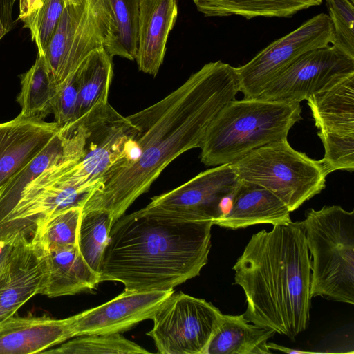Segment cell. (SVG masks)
Returning a JSON list of instances; mask_svg holds the SVG:
<instances>
[{
    "instance_id": "obj_17",
    "label": "cell",
    "mask_w": 354,
    "mask_h": 354,
    "mask_svg": "<svg viewBox=\"0 0 354 354\" xmlns=\"http://www.w3.org/2000/svg\"><path fill=\"white\" fill-rule=\"evenodd\" d=\"M73 316H11L0 323V354L39 353L75 337Z\"/></svg>"
},
{
    "instance_id": "obj_21",
    "label": "cell",
    "mask_w": 354,
    "mask_h": 354,
    "mask_svg": "<svg viewBox=\"0 0 354 354\" xmlns=\"http://www.w3.org/2000/svg\"><path fill=\"white\" fill-rule=\"evenodd\" d=\"M272 330L250 323L243 314L222 315L204 354H271Z\"/></svg>"
},
{
    "instance_id": "obj_18",
    "label": "cell",
    "mask_w": 354,
    "mask_h": 354,
    "mask_svg": "<svg viewBox=\"0 0 354 354\" xmlns=\"http://www.w3.org/2000/svg\"><path fill=\"white\" fill-rule=\"evenodd\" d=\"M178 16L176 0H140L136 61L139 71L156 76Z\"/></svg>"
},
{
    "instance_id": "obj_33",
    "label": "cell",
    "mask_w": 354,
    "mask_h": 354,
    "mask_svg": "<svg viewBox=\"0 0 354 354\" xmlns=\"http://www.w3.org/2000/svg\"><path fill=\"white\" fill-rule=\"evenodd\" d=\"M15 241H0V272L6 263L15 245Z\"/></svg>"
},
{
    "instance_id": "obj_12",
    "label": "cell",
    "mask_w": 354,
    "mask_h": 354,
    "mask_svg": "<svg viewBox=\"0 0 354 354\" xmlns=\"http://www.w3.org/2000/svg\"><path fill=\"white\" fill-rule=\"evenodd\" d=\"M239 183L232 164L221 165L153 197L144 208L189 221H212L214 225L223 214V200L234 195Z\"/></svg>"
},
{
    "instance_id": "obj_31",
    "label": "cell",
    "mask_w": 354,
    "mask_h": 354,
    "mask_svg": "<svg viewBox=\"0 0 354 354\" xmlns=\"http://www.w3.org/2000/svg\"><path fill=\"white\" fill-rule=\"evenodd\" d=\"M55 122L59 126L71 123L79 118L78 93L75 74L57 87L52 104Z\"/></svg>"
},
{
    "instance_id": "obj_35",
    "label": "cell",
    "mask_w": 354,
    "mask_h": 354,
    "mask_svg": "<svg viewBox=\"0 0 354 354\" xmlns=\"http://www.w3.org/2000/svg\"><path fill=\"white\" fill-rule=\"evenodd\" d=\"M83 0H63L64 7L70 6H78Z\"/></svg>"
},
{
    "instance_id": "obj_16",
    "label": "cell",
    "mask_w": 354,
    "mask_h": 354,
    "mask_svg": "<svg viewBox=\"0 0 354 354\" xmlns=\"http://www.w3.org/2000/svg\"><path fill=\"white\" fill-rule=\"evenodd\" d=\"M85 138L84 129L80 126H60L43 150L0 191V227L17 205L24 188L31 180L53 165L67 160H79Z\"/></svg>"
},
{
    "instance_id": "obj_7",
    "label": "cell",
    "mask_w": 354,
    "mask_h": 354,
    "mask_svg": "<svg viewBox=\"0 0 354 354\" xmlns=\"http://www.w3.org/2000/svg\"><path fill=\"white\" fill-rule=\"evenodd\" d=\"M114 30L108 0L65 6L43 56L56 86L72 77L91 52L106 49Z\"/></svg>"
},
{
    "instance_id": "obj_25",
    "label": "cell",
    "mask_w": 354,
    "mask_h": 354,
    "mask_svg": "<svg viewBox=\"0 0 354 354\" xmlns=\"http://www.w3.org/2000/svg\"><path fill=\"white\" fill-rule=\"evenodd\" d=\"M112 13L114 33L106 49L111 57L135 60L137 53L138 19L140 0H108Z\"/></svg>"
},
{
    "instance_id": "obj_6",
    "label": "cell",
    "mask_w": 354,
    "mask_h": 354,
    "mask_svg": "<svg viewBox=\"0 0 354 354\" xmlns=\"http://www.w3.org/2000/svg\"><path fill=\"white\" fill-rule=\"evenodd\" d=\"M231 164L241 180L268 189L290 212L319 194L329 174L322 160L294 149L288 139L257 148Z\"/></svg>"
},
{
    "instance_id": "obj_5",
    "label": "cell",
    "mask_w": 354,
    "mask_h": 354,
    "mask_svg": "<svg viewBox=\"0 0 354 354\" xmlns=\"http://www.w3.org/2000/svg\"><path fill=\"white\" fill-rule=\"evenodd\" d=\"M311 259L310 295L354 304V211L308 209L301 221Z\"/></svg>"
},
{
    "instance_id": "obj_20",
    "label": "cell",
    "mask_w": 354,
    "mask_h": 354,
    "mask_svg": "<svg viewBox=\"0 0 354 354\" xmlns=\"http://www.w3.org/2000/svg\"><path fill=\"white\" fill-rule=\"evenodd\" d=\"M46 252L48 278L42 295L52 298L90 292L100 283V274L86 262L78 245L55 246Z\"/></svg>"
},
{
    "instance_id": "obj_1",
    "label": "cell",
    "mask_w": 354,
    "mask_h": 354,
    "mask_svg": "<svg viewBox=\"0 0 354 354\" xmlns=\"http://www.w3.org/2000/svg\"><path fill=\"white\" fill-rule=\"evenodd\" d=\"M239 92L236 67L220 60L209 62L160 101L127 116L136 128L133 139L139 158L115 163L82 212L105 211L115 223L168 165L200 147L211 122Z\"/></svg>"
},
{
    "instance_id": "obj_19",
    "label": "cell",
    "mask_w": 354,
    "mask_h": 354,
    "mask_svg": "<svg viewBox=\"0 0 354 354\" xmlns=\"http://www.w3.org/2000/svg\"><path fill=\"white\" fill-rule=\"evenodd\" d=\"M290 213L287 205L268 189L240 180L230 207L214 225L232 230L263 223L286 225L292 221Z\"/></svg>"
},
{
    "instance_id": "obj_29",
    "label": "cell",
    "mask_w": 354,
    "mask_h": 354,
    "mask_svg": "<svg viewBox=\"0 0 354 354\" xmlns=\"http://www.w3.org/2000/svg\"><path fill=\"white\" fill-rule=\"evenodd\" d=\"M64 8L63 0H42L41 6L22 20L30 32L39 56L43 57Z\"/></svg>"
},
{
    "instance_id": "obj_30",
    "label": "cell",
    "mask_w": 354,
    "mask_h": 354,
    "mask_svg": "<svg viewBox=\"0 0 354 354\" xmlns=\"http://www.w3.org/2000/svg\"><path fill=\"white\" fill-rule=\"evenodd\" d=\"M334 30L333 45L354 57V0H326Z\"/></svg>"
},
{
    "instance_id": "obj_3",
    "label": "cell",
    "mask_w": 354,
    "mask_h": 354,
    "mask_svg": "<svg viewBox=\"0 0 354 354\" xmlns=\"http://www.w3.org/2000/svg\"><path fill=\"white\" fill-rule=\"evenodd\" d=\"M232 269L250 323L291 340L308 328L311 259L301 221L254 234Z\"/></svg>"
},
{
    "instance_id": "obj_8",
    "label": "cell",
    "mask_w": 354,
    "mask_h": 354,
    "mask_svg": "<svg viewBox=\"0 0 354 354\" xmlns=\"http://www.w3.org/2000/svg\"><path fill=\"white\" fill-rule=\"evenodd\" d=\"M222 315L203 299L174 292L154 313L147 335L158 353L204 354Z\"/></svg>"
},
{
    "instance_id": "obj_32",
    "label": "cell",
    "mask_w": 354,
    "mask_h": 354,
    "mask_svg": "<svg viewBox=\"0 0 354 354\" xmlns=\"http://www.w3.org/2000/svg\"><path fill=\"white\" fill-rule=\"evenodd\" d=\"M41 3L42 0H19V19L22 21L28 17L41 6Z\"/></svg>"
},
{
    "instance_id": "obj_22",
    "label": "cell",
    "mask_w": 354,
    "mask_h": 354,
    "mask_svg": "<svg viewBox=\"0 0 354 354\" xmlns=\"http://www.w3.org/2000/svg\"><path fill=\"white\" fill-rule=\"evenodd\" d=\"M206 17L239 15L254 17H290L298 12L319 6L322 0H192Z\"/></svg>"
},
{
    "instance_id": "obj_13",
    "label": "cell",
    "mask_w": 354,
    "mask_h": 354,
    "mask_svg": "<svg viewBox=\"0 0 354 354\" xmlns=\"http://www.w3.org/2000/svg\"><path fill=\"white\" fill-rule=\"evenodd\" d=\"M124 290L109 301L73 316L75 335L121 333L151 319L157 308L174 292Z\"/></svg>"
},
{
    "instance_id": "obj_27",
    "label": "cell",
    "mask_w": 354,
    "mask_h": 354,
    "mask_svg": "<svg viewBox=\"0 0 354 354\" xmlns=\"http://www.w3.org/2000/svg\"><path fill=\"white\" fill-rule=\"evenodd\" d=\"M82 207L75 206L39 221L31 241L45 250L55 246L77 245Z\"/></svg>"
},
{
    "instance_id": "obj_23",
    "label": "cell",
    "mask_w": 354,
    "mask_h": 354,
    "mask_svg": "<svg viewBox=\"0 0 354 354\" xmlns=\"http://www.w3.org/2000/svg\"><path fill=\"white\" fill-rule=\"evenodd\" d=\"M113 76L112 57L104 48L93 50L85 58L75 73L79 118L91 109L108 103Z\"/></svg>"
},
{
    "instance_id": "obj_9",
    "label": "cell",
    "mask_w": 354,
    "mask_h": 354,
    "mask_svg": "<svg viewBox=\"0 0 354 354\" xmlns=\"http://www.w3.org/2000/svg\"><path fill=\"white\" fill-rule=\"evenodd\" d=\"M334 30L328 15L319 14L275 40L245 64L236 67L243 98L259 97L266 86L298 57L331 45Z\"/></svg>"
},
{
    "instance_id": "obj_36",
    "label": "cell",
    "mask_w": 354,
    "mask_h": 354,
    "mask_svg": "<svg viewBox=\"0 0 354 354\" xmlns=\"http://www.w3.org/2000/svg\"><path fill=\"white\" fill-rule=\"evenodd\" d=\"M9 32L8 30H7L3 24L2 23L1 19H0V40L2 39L3 36H5L8 32Z\"/></svg>"
},
{
    "instance_id": "obj_2",
    "label": "cell",
    "mask_w": 354,
    "mask_h": 354,
    "mask_svg": "<svg viewBox=\"0 0 354 354\" xmlns=\"http://www.w3.org/2000/svg\"><path fill=\"white\" fill-rule=\"evenodd\" d=\"M212 225L145 208L123 214L111 229L100 281L130 291L173 289L207 264Z\"/></svg>"
},
{
    "instance_id": "obj_28",
    "label": "cell",
    "mask_w": 354,
    "mask_h": 354,
    "mask_svg": "<svg viewBox=\"0 0 354 354\" xmlns=\"http://www.w3.org/2000/svg\"><path fill=\"white\" fill-rule=\"evenodd\" d=\"M52 354H146L148 351L121 333L92 334L75 337L57 348L44 351Z\"/></svg>"
},
{
    "instance_id": "obj_14",
    "label": "cell",
    "mask_w": 354,
    "mask_h": 354,
    "mask_svg": "<svg viewBox=\"0 0 354 354\" xmlns=\"http://www.w3.org/2000/svg\"><path fill=\"white\" fill-rule=\"evenodd\" d=\"M47 278L46 250L33 241L15 245L0 272V323L33 296L42 295Z\"/></svg>"
},
{
    "instance_id": "obj_10",
    "label": "cell",
    "mask_w": 354,
    "mask_h": 354,
    "mask_svg": "<svg viewBox=\"0 0 354 354\" xmlns=\"http://www.w3.org/2000/svg\"><path fill=\"white\" fill-rule=\"evenodd\" d=\"M328 174L354 169V74L307 98Z\"/></svg>"
},
{
    "instance_id": "obj_26",
    "label": "cell",
    "mask_w": 354,
    "mask_h": 354,
    "mask_svg": "<svg viewBox=\"0 0 354 354\" xmlns=\"http://www.w3.org/2000/svg\"><path fill=\"white\" fill-rule=\"evenodd\" d=\"M113 223V217L107 212L91 210L82 212L78 248L88 265L99 274Z\"/></svg>"
},
{
    "instance_id": "obj_15",
    "label": "cell",
    "mask_w": 354,
    "mask_h": 354,
    "mask_svg": "<svg viewBox=\"0 0 354 354\" xmlns=\"http://www.w3.org/2000/svg\"><path fill=\"white\" fill-rule=\"evenodd\" d=\"M60 126L21 113L0 123V191L48 144Z\"/></svg>"
},
{
    "instance_id": "obj_11",
    "label": "cell",
    "mask_w": 354,
    "mask_h": 354,
    "mask_svg": "<svg viewBox=\"0 0 354 354\" xmlns=\"http://www.w3.org/2000/svg\"><path fill=\"white\" fill-rule=\"evenodd\" d=\"M354 74V57L331 44L298 57L264 88L259 97L301 102Z\"/></svg>"
},
{
    "instance_id": "obj_4",
    "label": "cell",
    "mask_w": 354,
    "mask_h": 354,
    "mask_svg": "<svg viewBox=\"0 0 354 354\" xmlns=\"http://www.w3.org/2000/svg\"><path fill=\"white\" fill-rule=\"evenodd\" d=\"M301 113L297 102L234 99L209 124L200 146L201 161L214 167L231 164L257 148L288 139Z\"/></svg>"
},
{
    "instance_id": "obj_34",
    "label": "cell",
    "mask_w": 354,
    "mask_h": 354,
    "mask_svg": "<svg viewBox=\"0 0 354 354\" xmlns=\"http://www.w3.org/2000/svg\"><path fill=\"white\" fill-rule=\"evenodd\" d=\"M267 346L270 350H275V351H278L288 353V354H290V353L301 354V353H312L310 351L309 352V351H301V350H298V349L288 348V347H286L277 344L273 342H268Z\"/></svg>"
},
{
    "instance_id": "obj_24",
    "label": "cell",
    "mask_w": 354,
    "mask_h": 354,
    "mask_svg": "<svg viewBox=\"0 0 354 354\" xmlns=\"http://www.w3.org/2000/svg\"><path fill=\"white\" fill-rule=\"evenodd\" d=\"M21 91L17 101L20 113L30 118L43 119L52 112L57 86L43 57L37 55L35 64L19 75Z\"/></svg>"
}]
</instances>
